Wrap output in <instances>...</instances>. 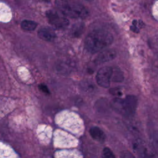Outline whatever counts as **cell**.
<instances>
[{
  "mask_svg": "<svg viewBox=\"0 0 158 158\" xmlns=\"http://www.w3.org/2000/svg\"><path fill=\"white\" fill-rule=\"evenodd\" d=\"M113 40V36L109 31L102 29L94 30L86 36L85 46L88 52L96 53L110 46Z\"/></svg>",
  "mask_w": 158,
  "mask_h": 158,
  "instance_id": "6da1fadb",
  "label": "cell"
},
{
  "mask_svg": "<svg viewBox=\"0 0 158 158\" xmlns=\"http://www.w3.org/2000/svg\"><path fill=\"white\" fill-rule=\"evenodd\" d=\"M111 106L118 114L124 117H131L135 114L138 105V99L133 95H128L124 98H116L112 100Z\"/></svg>",
  "mask_w": 158,
  "mask_h": 158,
  "instance_id": "7a4b0ae2",
  "label": "cell"
},
{
  "mask_svg": "<svg viewBox=\"0 0 158 158\" xmlns=\"http://www.w3.org/2000/svg\"><path fill=\"white\" fill-rule=\"evenodd\" d=\"M56 6L65 16L73 19H84L88 14V10L82 5L77 2L58 1Z\"/></svg>",
  "mask_w": 158,
  "mask_h": 158,
  "instance_id": "3957f363",
  "label": "cell"
},
{
  "mask_svg": "<svg viewBox=\"0 0 158 158\" xmlns=\"http://www.w3.org/2000/svg\"><path fill=\"white\" fill-rule=\"evenodd\" d=\"M46 17L49 22L58 29L64 28L69 24V20L60 11L49 10L46 12Z\"/></svg>",
  "mask_w": 158,
  "mask_h": 158,
  "instance_id": "277c9868",
  "label": "cell"
},
{
  "mask_svg": "<svg viewBox=\"0 0 158 158\" xmlns=\"http://www.w3.org/2000/svg\"><path fill=\"white\" fill-rule=\"evenodd\" d=\"M113 72V69L111 67L104 66L101 67L96 76V82L98 85L102 88H108L110 83Z\"/></svg>",
  "mask_w": 158,
  "mask_h": 158,
  "instance_id": "5b68a950",
  "label": "cell"
},
{
  "mask_svg": "<svg viewBox=\"0 0 158 158\" xmlns=\"http://www.w3.org/2000/svg\"><path fill=\"white\" fill-rule=\"evenodd\" d=\"M133 148L135 151L141 158H156L153 154L149 151L144 141L139 138L135 139L133 141Z\"/></svg>",
  "mask_w": 158,
  "mask_h": 158,
  "instance_id": "8992f818",
  "label": "cell"
},
{
  "mask_svg": "<svg viewBox=\"0 0 158 158\" xmlns=\"http://www.w3.org/2000/svg\"><path fill=\"white\" fill-rule=\"evenodd\" d=\"M117 56L116 51L113 49H105L101 51L95 57L94 62L96 64H101L113 60Z\"/></svg>",
  "mask_w": 158,
  "mask_h": 158,
  "instance_id": "52a82bcc",
  "label": "cell"
},
{
  "mask_svg": "<svg viewBox=\"0 0 158 158\" xmlns=\"http://www.w3.org/2000/svg\"><path fill=\"white\" fill-rule=\"evenodd\" d=\"M38 35L39 38L47 41H52L54 40L56 37L54 30L49 27H43L40 28L38 31Z\"/></svg>",
  "mask_w": 158,
  "mask_h": 158,
  "instance_id": "ba28073f",
  "label": "cell"
},
{
  "mask_svg": "<svg viewBox=\"0 0 158 158\" xmlns=\"http://www.w3.org/2000/svg\"><path fill=\"white\" fill-rule=\"evenodd\" d=\"M89 134L93 139L99 143H104L106 138L104 132L96 126L93 127L89 129Z\"/></svg>",
  "mask_w": 158,
  "mask_h": 158,
  "instance_id": "9c48e42d",
  "label": "cell"
},
{
  "mask_svg": "<svg viewBox=\"0 0 158 158\" xmlns=\"http://www.w3.org/2000/svg\"><path fill=\"white\" fill-rule=\"evenodd\" d=\"M37 27V23L31 20H25L21 23V27L22 29L27 31H33Z\"/></svg>",
  "mask_w": 158,
  "mask_h": 158,
  "instance_id": "30bf717a",
  "label": "cell"
},
{
  "mask_svg": "<svg viewBox=\"0 0 158 158\" xmlns=\"http://www.w3.org/2000/svg\"><path fill=\"white\" fill-rule=\"evenodd\" d=\"M72 34L75 36H78L83 31V25L81 23L75 24L72 28Z\"/></svg>",
  "mask_w": 158,
  "mask_h": 158,
  "instance_id": "8fae6325",
  "label": "cell"
},
{
  "mask_svg": "<svg viewBox=\"0 0 158 158\" xmlns=\"http://www.w3.org/2000/svg\"><path fill=\"white\" fill-rule=\"evenodd\" d=\"M102 158H116L113 152L109 148H104L102 152Z\"/></svg>",
  "mask_w": 158,
  "mask_h": 158,
  "instance_id": "7c38bea8",
  "label": "cell"
},
{
  "mask_svg": "<svg viewBox=\"0 0 158 158\" xmlns=\"http://www.w3.org/2000/svg\"><path fill=\"white\" fill-rule=\"evenodd\" d=\"M152 143L156 154L158 156V131H155L152 137Z\"/></svg>",
  "mask_w": 158,
  "mask_h": 158,
  "instance_id": "4fadbf2b",
  "label": "cell"
},
{
  "mask_svg": "<svg viewBox=\"0 0 158 158\" xmlns=\"http://www.w3.org/2000/svg\"><path fill=\"white\" fill-rule=\"evenodd\" d=\"M120 158H136V157L130 152L125 151L121 153Z\"/></svg>",
  "mask_w": 158,
  "mask_h": 158,
  "instance_id": "5bb4252c",
  "label": "cell"
},
{
  "mask_svg": "<svg viewBox=\"0 0 158 158\" xmlns=\"http://www.w3.org/2000/svg\"><path fill=\"white\" fill-rule=\"evenodd\" d=\"M39 88H40V89L41 91H43V92L44 93H48V94L49 93V89H48L47 86L45 85H43V84L40 85H39Z\"/></svg>",
  "mask_w": 158,
  "mask_h": 158,
  "instance_id": "9a60e30c",
  "label": "cell"
}]
</instances>
